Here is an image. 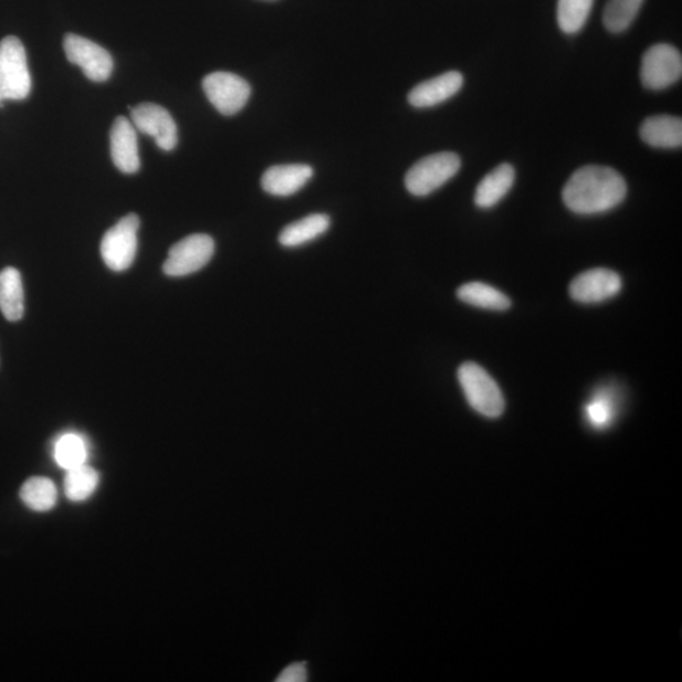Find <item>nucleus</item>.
<instances>
[{
    "instance_id": "nucleus-1",
    "label": "nucleus",
    "mask_w": 682,
    "mask_h": 682,
    "mask_svg": "<svg viewBox=\"0 0 682 682\" xmlns=\"http://www.w3.org/2000/svg\"><path fill=\"white\" fill-rule=\"evenodd\" d=\"M627 195L621 174L606 166H584L563 190L565 206L580 216L599 214L619 206Z\"/></svg>"
},
{
    "instance_id": "nucleus-2",
    "label": "nucleus",
    "mask_w": 682,
    "mask_h": 682,
    "mask_svg": "<svg viewBox=\"0 0 682 682\" xmlns=\"http://www.w3.org/2000/svg\"><path fill=\"white\" fill-rule=\"evenodd\" d=\"M32 78L23 43L14 38L0 41V108L6 101H23L30 95Z\"/></svg>"
},
{
    "instance_id": "nucleus-3",
    "label": "nucleus",
    "mask_w": 682,
    "mask_h": 682,
    "mask_svg": "<svg viewBox=\"0 0 682 682\" xmlns=\"http://www.w3.org/2000/svg\"><path fill=\"white\" fill-rule=\"evenodd\" d=\"M458 378L469 405L476 412L490 419L500 418L506 403L501 388L489 371L474 361H465L459 367Z\"/></svg>"
},
{
    "instance_id": "nucleus-4",
    "label": "nucleus",
    "mask_w": 682,
    "mask_h": 682,
    "mask_svg": "<svg viewBox=\"0 0 682 682\" xmlns=\"http://www.w3.org/2000/svg\"><path fill=\"white\" fill-rule=\"evenodd\" d=\"M460 167H462V159L453 153H440L423 157L406 174V189L413 197H428L453 179Z\"/></svg>"
},
{
    "instance_id": "nucleus-5",
    "label": "nucleus",
    "mask_w": 682,
    "mask_h": 682,
    "mask_svg": "<svg viewBox=\"0 0 682 682\" xmlns=\"http://www.w3.org/2000/svg\"><path fill=\"white\" fill-rule=\"evenodd\" d=\"M138 216L129 214L122 218L104 234L101 244L102 259L112 271H126L135 262L138 248Z\"/></svg>"
},
{
    "instance_id": "nucleus-6",
    "label": "nucleus",
    "mask_w": 682,
    "mask_h": 682,
    "mask_svg": "<svg viewBox=\"0 0 682 682\" xmlns=\"http://www.w3.org/2000/svg\"><path fill=\"white\" fill-rule=\"evenodd\" d=\"M216 252L214 239L208 234H192L172 245L164 263L170 277H185L206 267Z\"/></svg>"
},
{
    "instance_id": "nucleus-7",
    "label": "nucleus",
    "mask_w": 682,
    "mask_h": 682,
    "mask_svg": "<svg viewBox=\"0 0 682 682\" xmlns=\"http://www.w3.org/2000/svg\"><path fill=\"white\" fill-rule=\"evenodd\" d=\"M682 75L681 53L668 43L653 44L644 52L641 82L650 91H663L679 82Z\"/></svg>"
},
{
    "instance_id": "nucleus-8",
    "label": "nucleus",
    "mask_w": 682,
    "mask_h": 682,
    "mask_svg": "<svg viewBox=\"0 0 682 682\" xmlns=\"http://www.w3.org/2000/svg\"><path fill=\"white\" fill-rule=\"evenodd\" d=\"M202 88L209 102L227 117L241 112L252 94V87L246 80L232 73H224V71L203 77Z\"/></svg>"
},
{
    "instance_id": "nucleus-9",
    "label": "nucleus",
    "mask_w": 682,
    "mask_h": 682,
    "mask_svg": "<svg viewBox=\"0 0 682 682\" xmlns=\"http://www.w3.org/2000/svg\"><path fill=\"white\" fill-rule=\"evenodd\" d=\"M64 50L71 64L82 67L85 76L92 82L103 83L111 77L113 59L99 44L82 35L69 33L65 35Z\"/></svg>"
},
{
    "instance_id": "nucleus-10",
    "label": "nucleus",
    "mask_w": 682,
    "mask_h": 682,
    "mask_svg": "<svg viewBox=\"0 0 682 682\" xmlns=\"http://www.w3.org/2000/svg\"><path fill=\"white\" fill-rule=\"evenodd\" d=\"M133 126L144 135L153 137L162 150H172L179 141L177 126L170 112L154 103H144L130 108Z\"/></svg>"
},
{
    "instance_id": "nucleus-11",
    "label": "nucleus",
    "mask_w": 682,
    "mask_h": 682,
    "mask_svg": "<svg viewBox=\"0 0 682 682\" xmlns=\"http://www.w3.org/2000/svg\"><path fill=\"white\" fill-rule=\"evenodd\" d=\"M622 288V280L612 270L595 269L583 272L570 283L573 300L581 304H597L615 297Z\"/></svg>"
},
{
    "instance_id": "nucleus-12",
    "label": "nucleus",
    "mask_w": 682,
    "mask_h": 682,
    "mask_svg": "<svg viewBox=\"0 0 682 682\" xmlns=\"http://www.w3.org/2000/svg\"><path fill=\"white\" fill-rule=\"evenodd\" d=\"M111 154L115 167L123 174H136L140 161L137 129L127 117H118L111 129Z\"/></svg>"
},
{
    "instance_id": "nucleus-13",
    "label": "nucleus",
    "mask_w": 682,
    "mask_h": 682,
    "mask_svg": "<svg viewBox=\"0 0 682 682\" xmlns=\"http://www.w3.org/2000/svg\"><path fill=\"white\" fill-rule=\"evenodd\" d=\"M464 77L458 71H449V73L439 75L416 85L409 93V103L415 108H432L441 103H444L453 97L463 87Z\"/></svg>"
},
{
    "instance_id": "nucleus-14",
    "label": "nucleus",
    "mask_w": 682,
    "mask_h": 682,
    "mask_svg": "<svg viewBox=\"0 0 682 682\" xmlns=\"http://www.w3.org/2000/svg\"><path fill=\"white\" fill-rule=\"evenodd\" d=\"M313 176V167L308 165L272 166L263 174L261 185L273 197L287 198L303 189Z\"/></svg>"
},
{
    "instance_id": "nucleus-15",
    "label": "nucleus",
    "mask_w": 682,
    "mask_h": 682,
    "mask_svg": "<svg viewBox=\"0 0 682 682\" xmlns=\"http://www.w3.org/2000/svg\"><path fill=\"white\" fill-rule=\"evenodd\" d=\"M640 136L646 145L654 148H680L682 120L672 115H652L641 124Z\"/></svg>"
},
{
    "instance_id": "nucleus-16",
    "label": "nucleus",
    "mask_w": 682,
    "mask_h": 682,
    "mask_svg": "<svg viewBox=\"0 0 682 682\" xmlns=\"http://www.w3.org/2000/svg\"><path fill=\"white\" fill-rule=\"evenodd\" d=\"M515 168L510 164H502L484 177L478 185L474 201L476 207L490 209L506 197L515 183Z\"/></svg>"
},
{
    "instance_id": "nucleus-17",
    "label": "nucleus",
    "mask_w": 682,
    "mask_h": 682,
    "mask_svg": "<svg viewBox=\"0 0 682 682\" xmlns=\"http://www.w3.org/2000/svg\"><path fill=\"white\" fill-rule=\"evenodd\" d=\"M332 225L329 216L312 214L283 228L279 235L282 246L296 248L315 241L324 235Z\"/></svg>"
},
{
    "instance_id": "nucleus-18",
    "label": "nucleus",
    "mask_w": 682,
    "mask_h": 682,
    "mask_svg": "<svg viewBox=\"0 0 682 682\" xmlns=\"http://www.w3.org/2000/svg\"><path fill=\"white\" fill-rule=\"evenodd\" d=\"M0 312L8 322H20L24 314V291L20 271H0Z\"/></svg>"
},
{
    "instance_id": "nucleus-19",
    "label": "nucleus",
    "mask_w": 682,
    "mask_h": 682,
    "mask_svg": "<svg viewBox=\"0 0 682 682\" xmlns=\"http://www.w3.org/2000/svg\"><path fill=\"white\" fill-rule=\"evenodd\" d=\"M457 296L460 301L475 307L504 312L511 307V300L497 288L482 282L465 283L459 287Z\"/></svg>"
},
{
    "instance_id": "nucleus-20",
    "label": "nucleus",
    "mask_w": 682,
    "mask_h": 682,
    "mask_svg": "<svg viewBox=\"0 0 682 682\" xmlns=\"http://www.w3.org/2000/svg\"><path fill=\"white\" fill-rule=\"evenodd\" d=\"M20 495L25 506L35 512H48L55 507L57 502L55 483L44 476L30 478L22 485Z\"/></svg>"
},
{
    "instance_id": "nucleus-21",
    "label": "nucleus",
    "mask_w": 682,
    "mask_h": 682,
    "mask_svg": "<svg viewBox=\"0 0 682 682\" xmlns=\"http://www.w3.org/2000/svg\"><path fill=\"white\" fill-rule=\"evenodd\" d=\"M99 485V473L87 464L66 471L65 494L70 501L84 502L91 499Z\"/></svg>"
},
{
    "instance_id": "nucleus-22",
    "label": "nucleus",
    "mask_w": 682,
    "mask_h": 682,
    "mask_svg": "<svg viewBox=\"0 0 682 682\" xmlns=\"http://www.w3.org/2000/svg\"><path fill=\"white\" fill-rule=\"evenodd\" d=\"M53 458H55L57 465L65 471L86 464L87 445L85 440L77 433H64L53 445Z\"/></svg>"
},
{
    "instance_id": "nucleus-23",
    "label": "nucleus",
    "mask_w": 682,
    "mask_h": 682,
    "mask_svg": "<svg viewBox=\"0 0 682 682\" xmlns=\"http://www.w3.org/2000/svg\"><path fill=\"white\" fill-rule=\"evenodd\" d=\"M644 0H608L604 13L606 29L612 33H621L636 20Z\"/></svg>"
},
{
    "instance_id": "nucleus-24",
    "label": "nucleus",
    "mask_w": 682,
    "mask_h": 682,
    "mask_svg": "<svg viewBox=\"0 0 682 682\" xmlns=\"http://www.w3.org/2000/svg\"><path fill=\"white\" fill-rule=\"evenodd\" d=\"M595 0H559L557 22L564 33H578L586 25Z\"/></svg>"
},
{
    "instance_id": "nucleus-25",
    "label": "nucleus",
    "mask_w": 682,
    "mask_h": 682,
    "mask_svg": "<svg viewBox=\"0 0 682 682\" xmlns=\"http://www.w3.org/2000/svg\"><path fill=\"white\" fill-rule=\"evenodd\" d=\"M587 413L590 422L598 428L606 427L610 418H612V410H610L608 401L604 400V398L592 401L587 407Z\"/></svg>"
},
{
    "instance_id": "nucleus-26",
    "label": "nucleus",
    "mask_w": 682,
    "mask_h": 682,
    "mask_svg": "<svg viewBox=\"0 0 682 682\" xmlns=\"http://www.w3.org/2000/svg\"><path fill=\"white\" fill-rule=\"evenodd\" d=\"M307 680L305 663H294L283 670L276 681L279 682H304Z\"/></svg>"
}]
</instances>
